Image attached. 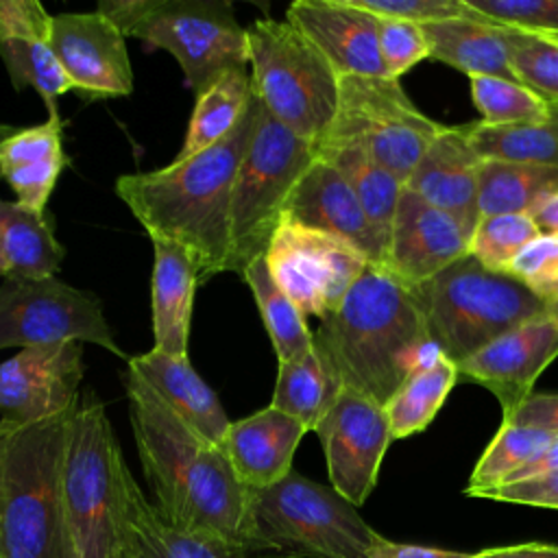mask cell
I'll list each match as a JSON object with an SVG mask.
<instances>
[{
  "mask_svg": "<svg viewBox=\"0 0 558 558\" xmlns=\"http://www.w3.org/2000/svg\"><path fill=\"white\" fill-rule=\"evenodd\" d=\"M129 418L155 508L174 525L240 545L248 541L251 490L220 445L203 440L126 373Z\"/></svg>",
  "mask_w": 558,
  "mask_h": 558,
  "instance_id": "1",
  "label": "cell"
},
{
  "mask_svg": "<svg viewBox=\"0 0 558 558\" xmlns=\"http://www.w3.org/2000/svg\"><path fill=\"white\" fill-rule=\"evenodd\" d=\"M257 120V98L218 144L170 166L122 174L116 194L150 240L183 246L196 262L201 283L231 270L233 183Z\"/></svg>",
  "mask_w": 558,
  "mask_h": 558,
  "instance_id": "2",
  "label": "cell"
},
{
  "mask_svg": "<svg viewBox=\"0 0 558 558\" xmlns=\"http://www.w3.org/2000/svg\"><path fill=\"white\" fill-rule=\"evenodd\" d=\"M314 347L342 388L379 405L410 375L445 360L427 333L412 288L377 266H368L340 307L320 320Z\"/></svg>",
  "mask_w": 558,
  "mask_h": 558,
  "instance_id": "3",
  "label": "cell"
},
{
  "mask_svg": "<svg viewBox=\"0 0 558 558\" xmlns=\"http://www.w3.org/2000/svg\"><path fill=\"white\" fill-rule=\"evenodd\" d=\"M72 412L35 423L0 421L2 558H65L63 460Z\"/></svg>",
  "mask_w": 558,
  "mask_h": 558,
  "instance_id": "4",
  "label": "cell"
},
{
  "mask_svg": "<svg viewBox=\"0 0 558 558\" xmlns=\"http://www.w3.org/2000/svg\"><path fill=\"white\" fill-rule=\"evenodd\" d=\"M129 466L102 401L87 392L68 425L63 460L65 558H124L122 510Z\"/></svg>",
  "mask_w": 558,
  "mask_h": 558,
  "instance_id": "5",
  "label": "cell"
},
{
  "mask_svg": "<svg viewBox=\"0 0 558 558\" xmlns=\"http://www.w3.org/2000/svg\"><path fill=\"white\" fill-rule=\"evenodd\" d=\"M377 532L331 486L294 469L251 490L246 554L279 558H366Z\"/></svg>",
  "mask_w": 558,
  "mask_h": 558,
  "instance_id": "6",
  "label": "cell"
},
{
  "mask_svg": "<svg viewBox=\"0 0 558 558\" xmlns=\"http://www.w3.org/2000/svg\"><path fill=\"white\" fill-rule=\"evenodd\" d=\"M412 292L429 338L456 366L547 307L519 279L482 266L469 253Z\"/></svg>",
  "mask_w": 558,
  "mask_h": 558,
  "instance_id": "7",
  "label": "cell"
},
{
  "mask_svg": "<svg viewBox=\"0 0 558 558\" xmlns=\"http://www.w3.org/2000/svg\"><path fill=\"white\" fill-rule=\"evenodd\" d=\"M246 41L253 96L279 124L316 146L338 109V72L286 20L253 22Z\"/></svg>",
  "mask_w": 558,
  "mask_h": 558,
  "instance_id": "8",
  "label": "cell"
},
{
  "mask_svg": "<svg viewBox=\"0 0 558 558\" xmlns=\"http://www.w3.org/2000/svg\"><path fill=\"white\" fill-rule=\"evenodd\" d=\"M316 159V146L279 124L259 102L231 196V272L266 255L286 203Z\"/></svg>",
  "mask_w": 558,
  "mask_h": 558,
  "instance_id": "9",
  "label": "cell"
},
{
  "mask_svg": "<svg viewBox=\"0 0 558 558\" xmlns=\"http://www.w3.org/2000/svg\"><path fill=\"white\" fill-rule=\"evenodd\" d=\"M440 131L442 124L416 109L401 81L340 76L333 122L316 146H362L381 168L405 183Z\"/></svg>",
  "mask_w": 558,
  "mask_h": 558,
  "instance_id": "10",
  "label": "cell"
},
{
  "mask_svg": "<svg viewBox=\"0 0 558 558\" xmlns=\"http://www.w3.org/2000/svg\"><path fill=\"white\" fill-rule=\"evenodd\" d=\"M92 342L126 357L96 294L57 277H4L0 286V349Z\"/></svg>",
  "mask_w": 558,
  "mask_h": 558,
  "instance_id": "11",
  "label": "cell"
},
{
  "mask_svg": "<svg viewBox=\"0 0 558 558\" xmlns=\"http://www.w3.org/2000/svg\"><path fill=\"white\" fill-rule=\"evenodd\" d=\"M131 37L146 50L170 52L194 94L220 74L248 65L246 28L225 0H157Z\"/></svg>",
  "mask_w": 558,
  "mask_h": 558,
  "instance_id": "12",
  "label": "cell"
},
{
  "mask_svg": "<svg viewBox=\"0 0 558 558\" xmlns=\"http://www.w3.org/2000/svg\"><path fill=\"white\" fill-rule=\"evenodd\" d=\"M264 259L279 290L301 314L320 320L340 307L351 286L371 266L349 242L290 218H281Z\"/></svg>",
  "mask_w": 558,
  "mask_h": 558,
  "instance_id": "13",
  "label": "cell"
},
{
  "mask_svg": "<svg viewBox=\"0 0 558 558\" xmlns=\"http://www.w3.org/2000/svg\"><path fill=\"white\" fill-rule=\"evenodd\" d=\"M325 451L331 488L355 508L373 493L381 460L392 440L384 405L342 388L314 429Z\"/></svg>",
  "mask_w": 558,
  "mask_h": 558,
  "instance_id": "14",
  "label": "cell"
},
{
  "mask_svg": "<svg viewBox=\"0 0 558 558\" xmlns=\"http://www.w3.org/2000/svg\"><path fill=\"white\" fill-rule=\"evenodd\" d=\"M83 368L81 342L31 347L0 362V421L35 423L72 412Z\"/></svg>",
  "mask_w": 558,
  "mask_h": 558,
  "instance_id": "15",
  "label": "cell"
},
{
  "mask_svg": "<svg viewBox=\"0 0 558 558\" xmlns=\"http://www.w3.org/2000/svg\"><path fill=\"white\" fill-rule=\"evenodd\" d=\"M50 46L85 98L129 96L133 68L124 35L98 11L52 15Z\"/></svg>",
  "mask_w": 558,
  "mask_h": 558,
  "instance_id": "16",
  "label": "cell"
},
{
  "mask_svg": "<svg viewBox=\"0 0 558 558\" xmlns=\"http://www.w3.org/2000/svg\"><path fill=\"white\" fill-rule=\"evenodd\" d=\"M466 253L469 233L460 222L403 187L381 268L408 288H414Z\"/></svg>",
  "mask_w": 558,
  "mask_h": 558,
  "instance_id": "17",
  "label": "cell"
},
{
  "mask_svg": "<svg viewBox=\"0 0 558 558\" xmlns=\"http://www.w3.org/2000/svg\"><path fill=\"white\" fill-rule=\"evenodd\" d=\"M558 357V323L538 314L458 364V373L488 388L510 414L527 395L534 381Z\"/></svg>",
  "mask_w": 558,
  "mask_h": 558,
  "instance_id": "18",
  "label": "cell"
},
{
  "mask_svg": "<svg viewBox=\"0 0 558 558\" xmlns=\"http://www.w3.org/2000/svg\"><path fill=\"white\" fill-rule=\"evenodd\" d=\"M283 218L349 242L371 266L384 264L386 242L366 218L351 183L318 155L294 185Z\"/></svg>",
  "mask_w": 558,
  "mask_h": 558,
  "instance_id": "19",
  "label": "cell"
},
{
  "mask_svg": "<svg viewBox=\"0 0 558 558\" xmlns=\"http://www.w3.org/2000/svg\"><path fill=\"white\" fill-rule=\"evenodd\" d=\"M286 22L303 33L338 76H386L379 57V17L351 0H296Z\"/></svg>",
  "mask_w": 558,
  "mask_h": 558,
  "instance_id": "20",
  "label": "cell"
},
{
  "mask_svg": "<svg viewBox=\"0 0 558 558\" xmlns=\"http://www.w3.org/2000/svg\"><path fill=\"white\" fill-rule=\"evenodd\" d=\"M480 163L482 157L473 150L466 126H442L408 177L405 190L456 218L471 238L480 220Z\"/></svg>",
  "mask_w": 558,
  "mask_h": 558,
  "instance_id": "21",
  "label": "cell"
},
{
  "mask_svg": "<svg viewBox=\"0 0 558 558\" xmlns=\"http://www.w3.org/2000/svg\"><path fill=\"white\" fill-rule=\"evenodd\" d=\"M126 373L146 384L203 440L222 445L231 421L218 395L194 371L187 355H170L153 347L142 355L129 357Z\"/></svg>",
  "mask_w": 558,
  "mask_h": 558,
  "instance_id": "22",
  "label": "cell"
},
{
  "mask_svg": "<svg viewBox=\"0 0 558 558\" xmlns=\"http://www.w3.org/2000/svg\"><path fill=\"white\" fill-rule=\"evenodd\" d=\"M305 432L301 421L268 405L231 421L220 447L238 480L255 490L281 482L292 471V458Z\"/></svg>",
  "mask_w": 558,
  "mask_h": 558,
  "instance_id": "23",
  "label": "cell"
},
{
  "mask_svg": "<svg viewBox=\"0 0 558 558\" xmlns=\"http://www.w3.org/2000/svg\"><path fill=\"white\" fill-rule=\"evenodd\" d=\"M124 558H246L248 554L225 538L192 532L170 523L146 499L133 475H126L122 510Z\"/></svg>",
  "mask_w": 558,
  "mask_h": 558,
  "instance_id": "24",
  "label": "cell"
},
{
  "mask_svg": "<svg viewBox=\"0 0 558 558\" xmlns=\"http://www.w3.org/2000/svg\"><path fill=\"white\" fill-rule=\"evenodd\" d=\"M65 166L61 113L46 122L17 129L0 144V177L15 192V201L44 214L46 203Z\"/></svg>",
  "mask_w": 558,
  "mask_h": 558,
  "instance_id": "25",
  "label": "cell"
},
{
  "mask_svg": "<svg viewBox=\"0 0 558 558\" xmlns=\"http://www.w3.org/2000/svg\"><path fill=\"white\" fill-rule=\"evenodd\" d=\"M153 336L155 349L170 355H187L194 292L201 283L198 268L190 251L174 242L153 240Z\"/></svg>",
  "mask_w": 558,
  "mask_h": 558,
  "instance_id": "26",
  "label": "cell"
},
{
  "mask_svg": "<svg viewBox=\"0 0 558 558\" xmlns=\"http://www.w3.org/2000/svg\"><path fill=\"white\" fill-rule=\"evenodd\" d=\"M421 28L429 46V59L442 61L469 76L517 81L499 24L484 20L473 11L471 17L434 22Z\"/></svg>",
  "mask_w": 558,
  "mask_h": 558,
  "instance_id": "27",
  "label": "cell"
},
{
  "mask_svg": "<svg viewBox=\"0 0 558 558\" xmlns=\"http://www.w3.org/2000/svg\"><path fill=\"white\" fill-rule=\"evenodd\" d=\"M0 253L7 277H54L63 262V246L44 214L17 201L0 198Z\"/></svg>",
  "mask_w": 558,
  "mask_h": 558,
  "instance_id": "28",
  "label": "cell"
},
{
  "mask_svg": "<svg viewBox=\"0 0 558 558\" xmlns=\"http://www.w3.org/2000/svg\"><path fill=\"white\" fill-rule=\"evenodd\" d=\"M316 155L331 163L351 183L355 196L364 207L366 218L388 248L392 218L405 183L386 168H381L362 146L355 144L316 146Z\"/></svg>",
  "mask_w": 558,
  "mask_h": 558,
  "instance_id": "29",
  "label": "cell"
},
{
  "mask_svg": "<svg viewBox=\"0 0 558 558\" xmlns=\"http://www.w3.org/2000/svg\"><path fill=\"white\" fill-rule=\"evenodd\" d=\"M551 194H558V168L493 159H482L480 163V218L495 214H527Z\"/></svg>",
  "mask_w": 558,
  "mask_h": 558,
  "instance_id": "30",
  "label": "cell"
},
{
  "mask_svg": "<svg viewBox=\"0 0 558 558\" xmlns=\"http://www.w3.org/2000/svg\"><path fill=\"white\" fill-rule=\"evenodd\" d=\"M251 96V74L246 68L229 70L198 92L177 159H187L227 137L242 120Z\"/></svg>",
  "mask_w": 558,
  "mask_h": 558,
  "instance_id": "31",
  "label": "cell"
},
{
  "mask_svg": "<svg viewBox=\"0 0 558 558\" xmlns=\"http://www.w3.org/2000/svg\"><path fill=\"white\" fill-rule=\"evenodd\" d=\"M342 392V384L312 347L301 357L279 362L270 405L301 421L307 432L316 429Z\"/></svg>",
  "mask_w": 558,
  "mask_h": 558,
  "instance_id": "32",
  "label": "cell"
},
{
  "mask_svg": "<svg viewBox=\"0 0 558 558\" xmlns=\"http://www.w3.org/2000/svg\"><path fill=\"white\" fill-rule=\"evenodd\" d=\"M469 142L482 159L536 163L558 168V107L545 122L490 126L484 122L466 124Z\"/></svg>",
  "mask_w": 558,
  "mask_h": 558,
  "instance_id": "33",
  "label": "cell"
},
{
  "mask_svg": "<svg viewBox=\"0 0 558 558\" xmlns=\"http://www.w3.org/2000/svg\"><path fill=\"white\" fill-rule=\"evenodd\" d=\"M253 292L259 316L272 342L279 362L301 357L314 347V333L307 327L301 310L279 290L266 268V259L259 257L240 275Z\"/></svg>",
  "mask_w": 558,
  "mask_h": 558,
  "instance_id": "34",
  "label": "cell"
},
{
  "mask_svg": "<svg viewBox=\"0 0 558 558\" xmlns=\"http://www.w3.org/2000/svg\"><path fill=\"white\" fill-rule=\"evenodd\" d=\"M456 379L458 366L447 357L427 371L410 375L384 405L392 440L423 432L442 408Z\"/></svg>",
  "mask_w": 558,
  "mask_h": 558,
  "instance_id": "35",
  "label": "cell"
},
{
  "mask_svg": "<svg viewBox=\"0 0 558 558\" xmlns=\"http://www.w3.org/2000/svg\"><path fill=\"white\" fill-rule=\"evenodd\" d=\"M551 440L556 438L547 432L501 423L495 438L477 460L464 493L477 497L484 490L501 486L512 473H517L523 464L536 458Z\"/></svg>",
  "mask_w": 558,
  "mask_h": 558,
  "instance_id": "36",
  "label": "cell"
},
{
  "mask_svg": "<svg viewBox=\"0 0 558 558\" xmlns=\"http://www.w3.org/2000/svg\"><path fill=\"white\" fill-rule=\"evenodd\" d=\"M0 57L13 87H33L41 96L48 116L59 113V96L74 92L50 41H0Z\"/></svg>",
  "mask_w": 558,
  "mask_h": 558,
  "instance_id": "37",
  "label": "cell"
},
{
  "mask_svg": "<svg viewBox=\"0 0 558 558\" xmlns=\"http://www.w3.org/2000/svg\"><path fill=\"white\" fill-rule=\"evenodd\" d=\"M501 33L517 83L558 107V39L512 26H501Z\"/></svg>",
  "mask_w": 558,
  "mask_h": 558,
  "instance_id": "38",
  "label": "cell"
},
{
  "mask_svg": "<svg viewBox=\"0 0 558 558\" xmlns=\"http://www.w3.org/2000/svg\"><path fill=\"white\" fill-rule=\"evenodd\" d=\"M471 98L482 113V122L490 126L538 124L551 113V105L541 100L517 81L497 76H469Z\"/></svg>",
  "mask_w": 558,
  "mask_h": 558,
  "instance_id": "39",
  "label": "cell"
},
{
  "mask_svg": "<svg viewBox=\"0 0 558 558\" xmlns=\"http://www.w3.org/2000/svg\"><path fill=\"white\" fill-rule=\"evenodd\" d=\"M538 233L527 214L482 216L469 238V255L490 270L506 272L517 253Z\"/></svg>",
  "mask_w": 558,
  "mask_h": 558,
  "instance_id": "40",
  "label": "cell"
},
{
  "mask_svg": "<svg viewBox=\"0 0 558 558\" xmlns=\"http://www.w3.org/2000/svg\"><path fill=\"white\" fill-rule=\"evenodd\" d=\"M530 292L549 303L558 296V235L538 233L506 268Z\"/></svg>",
  "mask_w": 558,
  "mask_h": 558,
  "instance_id": "41",
  "label": "cell"
},
{
  "mask_svg": "<svg viewBox=\"0 0 558 558\" xmlns=\"http://www.w3.org/2000/svg\"><path fill=\"white\" fill-rule=\"evenodd\" d=\"M484 20L558 37V0H466Z\"/></svg>",
  "mask_w": 558,
  "mask_h": 558,
  "instance_id": "42",
  "label": "cell"
},
{
  "mask_svg": "<svg viewBox=\"0 0 558 558\" xmlns=\"http://www.w3.org/2000/svg\"><path fill=\"white\" fill-rule=\"evenodd\" d=\"M377 41H379V57L384 63V72L388 78L399 81L418 61L429 59V46L418 24L392 20V17H379Z\"/></svg>",
  "mask_w": 558,
  "mask_h": 558,
  "instance_id": "43",
  "label": "cell"
},
{
  "mask_svg": "<svg viewBox=\"0 0 558 558\" xmlns=\"http://www.w3.org/2000/svg\"><path fill=\"white\" fill-rule=\"evenodd\" d=\"M351 2L377 17L403 20L418 26L473 15L466 0H351Z\"/></svg>",
  "mask_w": 558,
  "mask_h": 558,
  "instance_id": "44",
  "label": "cell"
},
{
  "mask_svg": "<svg viewBox=\"0 0 558 558\" xmlns=\"http://www.w3.org/2000/svg\"><path fill=\"white\" fill-rule=\"evenodd\" d=\"M52 15L37 0H0V41H50Z\"/></svg>",
  "mask_w": 558,
  "mask_h": 558,
  "instance_id": "45",
  "label": "cell"
},
{
  "mask_svg": "<svg viewBox=\"0 0 558 558\" xmlns=\"http://www.w3.org/2000/svg\"><path fill=\"white\" fill-rule=\"evenodd\" d=\"M477 497L506 501V504H521V506H536V508H554L558 510V469L538 477L521 480L501 484L497 488L484 490Z\"/></svg>",
  "mask_w": 558,
  "mask_h": 558,
  "instance_id": "46",
  "label": "cell"
},
{
  "mask_svg": "<svg viewBox=\"0 0 558 558\" xmlns=\"http://www.w3.org/2000/svg\"><path fill=\"white\" fill-rule=\"evenodd\" d=\"M501 423L534 427L558 438V392H532L527 395Z\"/></svg>",
  "mask_w": 558,
  "mask_h": 558,
  "instance_id": "47",
  "label": "cell"
},
{
  "mask_svg": "<svg viewBox=\"0 0 558 558\" xmlns=\"http://www.w3.org/2000/svg\"><path fill=\"white\" fill-rule=\"evenodd\" d=\"M155 4L157 0H102L96 11L102 13L124 37H131Z\"/></svg>",
  "mask_w": 558,
  "mask_h": 558,
  "instance_id": "48",
  "label": "cell"
},
{
  "mask_svg": "<svg viewBox=\"0 0 558 558\" xmlns=\"http://www.w3.org/2000/svg\"><path fill=\"white\" fill-rule=\"evenodd\" d=\"M469 551L456 549H440V547H425V545H410V543H395L377 534L368 549L366 558H466Z\"/></svg>",
  "mask_w": 558,
  "mask_h": 558,
  "instance_id": "49",
  "label": "cell"
},
{
  "mask_svg": "<svg viewBox=\"0 0 558 558\" xmlns=\"http://www.w3.org/2000/svg\"><path fill=\"white\" fill-rule=\"evenodd\" d=\"M466 558H558V545L549 543H521L508 547H490L466 554Z\"/></svg>",
  "mask_w": 558,
  "mask_h": 558,
  "instance_id": "50",
  "label": "cell"
},
{
  "mask_svg": "<svg viewBox=\"0 0 558 558\" xmlns=\"http://www.w3.org/2000/svg\"><path fill=\"white\" fill-rule=\"evenodd\" d=\"M558 469V438L551 440L536 458H532L527 464H523L517 473H512L504 484L510 482H521V480H530V477H538L545 473H551Z\"/></svg>",
  "mask_w": 558,
  "mask_h": 558,
  "instance_id": "51",
  "label": "cell"
},
{
  "mask_svg": "<svg viewBox=\"0 0 558 558\" xmlns=\"http://www.w3.org/2000/svg\"><path fill=\"white\" fill-rule=\"evenodd\" d=\"M527 216L534 220L541 233L558 235V194L543 198L538 205H534L527 211Z\"/></svg>",
  "mask_w": 558,
  "mask_h": 558,
  "instance_id": "52",
  "label": "cell"
},
{
  "mask_svg": "<svg viewBox=\"0 0 558 558\" xmlns=\"http://www.w3.org/2000/svg\"><path fill=\"white\" fill-rule=\"evenodd\" d=\"M545 314H549L556 323H558V296L556 299H551L549 303H547V307H545Z\"/></svg>",
  "mask_w": 558,
  "mask_h": 558,
  "instance_id": "53",
  "label": "cell"
},
{
  "mask_svg": "<svg viewBox=\"0 0 558 558\" xmlns=\"http://www.w3.org/2000/svg\"><path fill=\"white\" fill-rule=\"evenodd\" d=\"M17 129L15 126H11V124H4V122H0V144L7 140V137H11L13 133H15Z\"/></svg>",
  "mask_w": 558,
  "mask_h": 558,
  "instance_id": "54",
  "label": "cell"
},
{
  "mask_svg": "<svg viewBox=\"0 0 558 558\" xmlns=\"http://www.w3.org/2000/svg\"><path fill=\"white\" fill-rule=\"evenodd\" d=\"M4 277H7V264H4V257L0 253V279H4Z\"/></svg>",
  "mask_w": 558,
  "mask_h": 558,
  "instance_id": "55",
  "label": "cell"
},
{
  "mask_svg": "<svg viewBox=\"0 0 558 558\" xmlns=\"http://www.w3.org/2000/svg\"><path fill=\"white\" fill-rule=\"evenodd\" d=\"M0 558H2V556H0Z\"/></svg>",
  "mask_w": 558,
  "mask_h": 558,
  "instance_id": "56",
  "label": "cell"
},
{
  "mask_svg": "<svg viewBox=\"0 0 558 558\" xmlns=\"http://www.w3.org/2000/svg\"><path fill=\"white\" fill-rule=\"evenodd\" d=\"M556 39H558V37H556Z\"/></svg>",
  "mask_w": 558,
  "mask_h": 558,
  "instance_id": "57",
  "label": "cell"
}]
</instances>
